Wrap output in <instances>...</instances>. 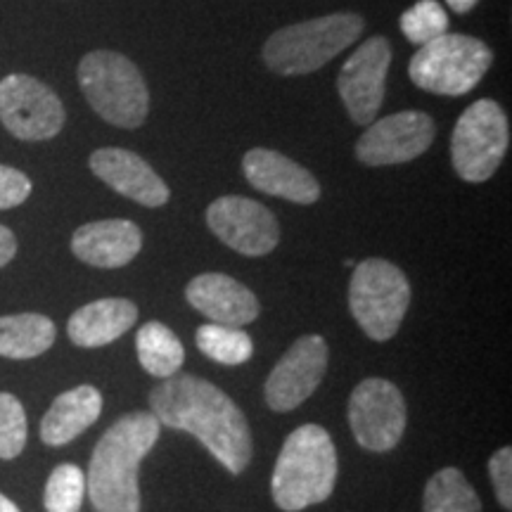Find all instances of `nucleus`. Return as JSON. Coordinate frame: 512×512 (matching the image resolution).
I'll use <instances>...</instances> for the list:
<instances>
[{
  "instance_id": "obj_1",
  "label": "nucleus",
  "mask_w": 512,
  "mask_h": 512,
  "mask_svg": "<svg viewBox=\"0 0 512 512\" xmlns=\"http://www.w3.org/2000/svg\"><path fill=\"white\" fill-rule=\"evenodd\" d=\"M152 415L159 425L188 432L233 475L245 472L252 460L249 422L223 389L202 377L176 373L150 392Z\"/></svg>"
},
{
  "instance_id": "obj_2",
  "label": "nucleus",
  "mask_w": 512,
  "mask_h": 512,
  "mask_svg": "<svg viewBox=\"0 0 512 512\" xmlns=\"http://www.w3.org/2000/svg\"><path fill=\"white\" fill-rule=\"evenodd\" d=\"M159 439L152 413H128L102 434L88 465L86 489L98 512H140L138 467Z\"/></svg>"
},
{
  "instance_id": "obj_3",
  "label": "nucleus",
  "mask_w": 512,
  "mask_h": 512,
  "mask_svg": "<svg viewBox=\"0 0 512 512\" xmlns=\"http://www.w3.org/2000/svg\"><path fill=\"white\" fill-rule=\"evenodd\" d=\"M337 484V451L320 425L297 427L275 460L271 491L280 510L299 512L328 501Z\"/></svg>"
},
{
  "instance_id": "obj_4",
  "label": "nucleus",
  "mask_w": 512,
  "mask_h": 512,
  "mask_svg": "<svg viewBox=\"0 0 512 512\" xmlns=\"http://www.w3.org/2000/svg\"><path fill=\"white\" fill-rule=\"evenodd\" d=\"M366 29L361 15L332 12V15L292 24L268 36L264 62L273 74L304 76L325 67L347 50Z\"/></svg>"
},
{
  "instance_id": "obj_5",
  "label": "nucleus",
  "mask_w": 512,
  "mask_h": 512,
  "mask_svg": "<svg viewBox=\"0 0 512 512\" xmlns=\"http://www.w3.org/2000/svg\"><path fill=\"white\" fill-rule=\"evenodd\" d=\"M79 86L100 119L119 128H138L150 112V93L140 69L126 55L93 50L79 62Z\"/></svg>"
},
{
  "instance_id": "obj_6",
  "label": "nucleus",
  "mask_w": 512,
  "mask_h": 512,
  "mask_svg": "<svg viewBox=\"0 0 512 512\" xmlns=\"http://www.w3.org/2000/svg\"><path fill=\"white\" fill-rule=\"evenodd\" d=\"M494 53L475 36L444 34L420 46L408 64L415 86L434 95L470 93L489 72Z\"/></svg>"
},
{
  "instance_id": "obj_7",
  "label": "nucleus",
  "mask_w": 512,
  "mask_h": 512,
  "mask_svg": "<svg viewBox=\"0 0 512 512\" xmlns=\"http://www.w3.org/2000/svg\"><path fill=\"white\" fill-rule=\"evenodd\" d=\"M411 306V283L392 261L366 259L354 268L349 285V309L361 330L375 342H387L399 332Z\"/></svg>"
},
{
  "instance_id": "obj_8",
  "label": "nucleus",
  "mask_w": 512,
  "mask_h": 512,
  "mask_svg": "<svg viewBox=\"0 0 512 512\" xmlns=\"http://www.w3.org/2000/svg\"><path fill=\"white\" fill-rule=\"evenodd\" d=\"M510 147V124L496 100L482 98L460 114L451 136V162L467 183H484L496 174Z\"/></svg>"
},
{
  "instance_id": "obj_9",
  "label": "nucleus",
  "mask_w": 512,
  "mask_h": 512,
  "mask_svg": "<svg viewBox=\"0 0 512 512\" xmlns=\"http://www.w3.org/2000/svg\"><path fill=\"white\" fill-rule=\"evenodd\" d=\"M67 112L53 88L29 74H10L0 81V124L27 143L55 138Z\"/></svg>"
},
{
  "instance_id": "obj_10",
  "label": "nucleus",
  "mask_w": 512,
  "mask_h": 512,
  "mask_svg": "<svg viewBox=\"0 0 512 512\" xmlns=\"http://www.w3.org/2000/svg\"><path fill=\"white\" fill-rule=\"evenodd\" d=\"M406 422V401L394 382L368 377L351 392L349 425L366 451H392L406 432Z\"/></svg>"
},
{
  "instance_id": "obj_11",
  "label": "nucleus",
  "mask_w": 512,
  "mask_h": 512,
  "mask_svg": "<svg viewBox=\"0 0 512 512\" xmlns=\"http://www.w3.org/2000/svg\"><path fill=\"white\" fill-rule=\"evenodd\" d=\"M434 136L437 126L430 114L418 110L396 112L368 124V131L356 143V157L368 166L406 164L425 155Z\"/></svg>"
},
{
  "instance_id": "obj_12",
  "label": "nucleus",
  "mask_w": 512,
  "mask_h": 512,
  "mask_svg": "<svg viewBox=\"0 0 512 512\" xmlns=\"http://www.w3.org/2000/svg\"><path fill=\"white\" fill-rule=\"evenodd\" d=\"M389 64H392V46L384 36L368 38L344 62L337 76V88L351 121L361 126L373 124L387 93Z\"/></svg>"
},
{
  "instance_id": "obj_13",
  "label": "nucleus",
  "mask_w": 512,
  "mask_h": 512,
  "mask_svg": "<svg viewBox=\"0 0 512 512\" xmlns=\"http://www.w3.org/2000/svg\"><path fill=\"white\" fill-rule=\"evenodd\" d=\"M328 358V342L323 337H299L268 375L264 387L268 408L275 413H287L302 406L325 377Z\"/></svg>"
},
{
  "instance_id": "obj_14",
  "label": "nucleus",
  "mask_w": 512,
  "mask_h": 512,
  "mask_svg": "<svg viewBox=\"0 0 512 512\" xmlns=\"http://www.w3.org/2000/svg\"><path fill=\"white\" fill-rule=\"evenodd\" d=\"M207 223L211 233L245 256L271 254L280 242V228L271 209L240 195L219 197L209 204Z\"/></svg>"
},
{
  "instance_id": "obj_15",
  "label": "nucleus",
  "mask_w": 512,
  "mask_h": 512,
  "mask_svg": "<svg viewBox=\"0 0 512 512\" xmlns=\"http://www.w3.org/2000/svg\"><path fill=\"white\" fill-rule=\"evenodd\" d=\"M88 164L102 183L110 185L114 192L128 197V200L150 209L164 207L169 202V185L136 152L121 150V147H102V150L93 152Z\"/></svg>"
},
{
  "instance_id": "obj_16",
  "label": "nucleus",
  "mask_w": 512,
  "mask_h": 512,
  "mask_svg": "<svg viewBox=\"0 0 512 512\" xmlns=\"http://www.w3.org/2000/svg\"><path fill=\"white\" fill-rule=\"evenodd\" d=\"M185 299L211 323L245 328L254 323L261 306L252 290L223 273H202L185 287Z\"/></svg>"
},
{
  "instance_id": "obj_17",
  "label": "nucleus",
  "mask_w": 512,
  "mask_h": 512,
  "mask_svg": "<svg viewBox=\"0 0 512 512\" xmlns=\"http://www.w3.org/2000/svg\"><path fill=\"white\" fill-rule=\"evenodd\" d=\"M242 171L249 185L280 200L313 204L320 197V183L309 169L266 147H254L242 159Z\"/></svg>"
},
{
  "instance_id": "obj_18",
  "label": "nucleus",
  "mask_w": 512,
  "mask_h": 512,
  "mask_svg": "<svg viewBox=\"0 0 512 512\" xmlns=\"http://www.w3.org/2000/svg\"><path fill=\"white\" fill-rule=\"evenodd\" d=\"M143 247V233L133 221L105 219L76 228L72 252L83 264L95 268H121L136 259Z\"/></svg>"
},
{
  "instance_id": "obj_19",
  "label": "nucleus",
  "mask_w": 512,
  "mask_h": 512,
  "mask_svg": "<svg viewBox=\"0 0 512 512\" xmlns=\"http://www.w3.org/2000/svg\"><path fill=\"white\" fill-rule=\"evenodd\" d=\"M138 320V306L128 299H98L81 306L67 323V335L76 347H105L128 332Z\"/></svg>"
},
{
  "instance_id": "obj_20",
  "label": "nucleus",
  "mask_w": 512,
  "mask_h": 512,
  "mask_svg": "<svg viewBox=\"0 0 512 512\" xmlns=\"http://www.w3.org/2000/svg\"><path fill=\"white\" fill-rule=\"evenodd\" d=\"M102 413V394L91 384L57 396L41 420V439L48 446H64L86 432Z\"/></svg>"
},
{
  "instance_id": "obj_21",
  "label": "nucleus",
  "mask_w": 512,
  "mask_h": 512,
  "mask_svg": "<svg viewBox=\"0 0 512 512\" xmlns=\"http://www.w3.org/2000/svg\"><path fill=\"white\" fill-rule=\"evenodd\" d=\"M55 323L41 313H15L0 318V356L27 361L55 344Z\"/></svg>"
},
{
  "instance_id": "obj_22",
  "label": "nucleus",
  "mask_w": 512,
  "mask_h": 512,
  "mask_svg": "<svg viewBox=\"0 0 512 512\" xmlns=\"http://www.w3.org/2000/svg\"><path fill=\"white\" fill-rule=\"evenodd\" d=\"M138 361L147 373L159 380L181 373L185 361V349L176 332L166 328L159 320H150L136 335Z\"/></svg>"
},
{
  "instance_id": "obj_23",
  "label": "nucleus",
  "mask_w": 512,
  "mask_h": 512,
  "mask_svg": "<svg viewBox=\"0 0 512 512\" xmlns=\"http://www.w3.org/2000/svg\"><path fill=\"white\" fill-rule=\"evenodd\" d=\"M425 512H482V501L475 486L458 467H444L432 475L422 494Z\"/></svg>"
},
{
  "instance_id": "obj_24",
  "label": "nucleus",
  "mask_w": 512,
  "mask_h": 512,
  "mask_svg": "<svg viewBox=\"0 0 512 512\" xmlns=\"http://www.w3.org/2000/svg\"><path fill=\"white\" fill-rule=\"evenodd\" d=\"M197 347L207 358L223 366H242L254 354V342L242 328L207 323L197 330Z\"/></svg>"
},
{
  "instance_id": "obj_25",
  "label": "nucleus",
  "mask_w": 512,
  "mask_h": 512,
  "mask_svg": "<svg viewBox=\"0 0 512 512\" xmlns=\"http://www.w3.org/2000/svg\"><path fill=\"white\" fill-rule=\"evenodd\" d=\"M86 496V475L72 463L57 465L48 477L43 505L48 512H79Z\"/></svg>"
},
{
  "instance_id": "obj_26",
  "label": "nucleus",
  "mask_w": 512,
  "mask_h": 512,
  "mask_svg": "<svg viewBox=\"0 0 512 512\" xmlns=\"http://www.w3.org/2000/svg\"><path fill=\"white\" fill-rule=\"evenodd\" d=\"M401 31L415 46H425L448 31L444 5L437 0H420L401 15Z\"/></svg>"
},
{
  "instance_id": "obj_27",
  "label": "nucleus",
  "mask_w": 512,
  "mask_h": 512,
  "mask_svg": "<svg viewBox=\"0 0 512 512\" xmlns=\"http://www.w3.org/2000/svg\"><path fill=\"white\" fill-rule=\"evenodd\" d=\"M27 446V413L17 396L0 392V458L12 460Z\"/></svg>"
},
{
  "instance_id": "obj_28",
  "label": "nucleus",
  "mask_w": 512,
  "mask_h": 512,
  "mask_svg": "<svg viewBox=\"0 0 512 512\" xmlns=\"http://www.w3.org/2000/svg\"><path fill=\"white\" fill-rule=\"evenodd\" d=\"M491 484L496 489V501L503 510H512V448L503 446L489 460Z\"/></svg>"
},
{
  "instance_id": "obj_29",
  "label": "nucleus",
  "mask_w": 512,
  "mask_h": 512,
  "mask_svg": "<svg viewBox=\"0 0 512 512\" xmlns=\"http://www.w3.org/2000/svg\"><path fill=\"white\" fill-rule=\"evenodd\" d=\"M31 195V181L19 169L0 164V211L15 209Z\"/></svg>"
},
{
  "instance_id": "obj_30",
  "label": "nucleus",
  "mask_w": 512,
  "mask_h": 512,
  "mask_svg": "<svg viewBox=\"0 0 512 512\" xmlns=\"http://www.w3.org/2000/svg\"><path fill=\"white\" fill-rule=\"evenodd\" d=\"M17 254V238L8 226H0V268L8 266Z\"/></svg>"
},
{
  "instance_id": "obj_31",
  "label": "nucleus",
  "mask_w": 512,
  "mask_h": 512,
  "mask_svg": "<svg viewBox=\"0 0 512 512\" xmlns=\"http://www.w3.org/2000/svg\"><path fill=\"white\" fill-rule=\"evenodd\" d=\"M446 3L453 12H458V15H465V12H470L472 8H475L479 0H446Z\"/></svg>"
},
{
  "instance_id": "obj_32",
  "label": "nucleus",
  "mask_w": 512,
  "mask_h": 512,
  "mask_svg": "<svg viewBox=\"0 0 512 512\" xmlns=\"http://www.w3.org/2000/svg\"><path fill=\"white\" fill-rule=\"evenodd\" d=\"M0 512H19V508L10 501V498H5L3 494H0Z\"/></svg>"
}]
</instances>
